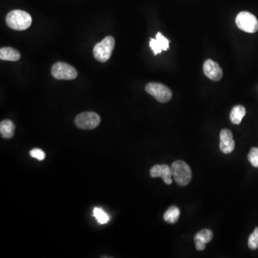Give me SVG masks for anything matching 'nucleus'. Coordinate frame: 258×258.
<instances>
[{
    "label": "nucleus",
    "mask_w": 258,
    "mask_h": 258,
    "mask_svg": "<svg viewBox=\"0 0 258 258\" xmlns=\"http://www.w3.org/2000/svg\"><path fill=\"white\" fill-rule=\"evenodd\" d=\"M15 126L10 120H4L0 123V133L1 137L11 138L15 133Z\"/></svg>",
    "instance_id": "ddd939ff"
},
{
    "label": "nucleus",
    "mask_w": 258,
    "mask_h": 258,
    "mask_svg": "<svg viewBox=\"0 0 258 258\" xmlns=\"http://www.w3.org/2000/svg\"><path fill=\"white\" fill-rule=\"evenodd\" d=\"M237 27L244 32L255 33L258 30V20L253 14L248 12H241L235 19Z\"/></svg>",
    "instance_id": "39448f33"
},
{
    "label": "nucleus",
    "mask_w": 258,
    "mask_h": 258,
    "mask_svg": "<svg viewBox=\"0 0 258 258\" xmlns=\"http://www.w3.org/2000/svg\"><path fill=\"white\" fill-rule=\"evenodd\" d=\"M204 74L212 80V81H219L221 80L223 73L220 65L211 59H208L203 65Z\"/></svg>",
    "instance_id": "6e6552de"
},
{
    "label": "nucleus",
    "mask_w": 258,
    "mask_h": 258,
    "mask_svg": "<svg viewBox=\"0 0 258 258\" xmlns=\"http://www.w3.org/2000/svg\"><path fill=\"white\" fill-rule=\"evenodd\" d=\"M248 158L252 165L258 168V148L253 147L250 149Z\"/></svg>",
    "instance_id": "a211bd4d"
},
{
    "label": "nucleus",
    "mask_w": 258,
    "mask_h": 258,
    "mask_svg": "<svg viewBox=\"0 0 258 258\" xmlns=\"http://www.w3.org/2000/svg\"><path fill=\"white\" fill-rule=\"evenodd\" d=\"M156 39L158 44L162 48L163 51H167L169 48V41L161 32H158L156 35Z\"/></svg>",
    "instance_id": "6ab92c4d"
},
{
    "label": "nucleus",
    "mask_w": 258,
    "mask_h": 258,
    "mask_svg": "<svg viewBox=\"0 0 258 258\" xmlns=\"http://www.w3.org/2000/svg\"><path fill=\"white\" fill-rule=\"evenodd\" d=\"M213 238V233L210 230L205 229L199 232L194 236L196 249L202 251L206 248V244L209 243Z\"/></svg>",
    "instance_id": "9b49d317"
},
{
    "label": "nucleus",
    "mask_w": 258,
    "mask_h": 258,
    "mask_svg": "<svg viewBox=\"0 0 258 258\" xmlns=\"http://www.w3.org/2000/svg\"><path fill=\"white\" fill-rule=\"evenodd\" d=\"M76 127L83 130H92L99 127L101 124V117L95 112H83L75 119Z\"/></svg>",
    "instance_id": "20e7f679"
},
{
    "label": "nucleus",
    "mask_w": 258,
    "mask_h": 258,
    "mask_svg": "<svg viewBox=\"0 0 258 258\" xmlns=\"http://www.w3.org/2000/svg\"><path fill=\"white\" fill-rule=\"evenodd\" d=\"M220 149L224 154H231L234 151V140H233L232 133L229 129H222L220 132Z\"/></svg>",
    "instance_id": "9d476101"
},
{
    "label": "nucleus",
    "mask_w": 258,
    "mask_h": 258,
    "mask_svg": "<svg viewBox=\"0 0 258 258\" xmlns=\"http://www.w3.org/2000/svg\"><path fill=\"white\" fill-rule=\"evenodd\" d=\"M115 47V40L112 36L105 37L93 48V55L98 61L105 63L109 60Z\"/></svg>",
    "instance_id": "7ed1b4c3"
},
{
    "label": "nucleus",
    "mask_w": 258,
    "mask_h": 258,
    "mask_svg": "<svg viewBox=\"0 0 258 258\" xmlns=\"http://www.w3.org/2000/svg\"><path fill=\"white\" fill-rule=\"evenodd\" d=\"M146 91L160 103L169 102L172 98L171 90L159 83H149L146 85Z\"/></svg>",
    "instance_id": "0eeeda50"
},
{
    "label": "nucleus",
    "mask_w": 258,
    "mask_h": 258,
    "mask_svg": "<svg viewBox=\"0 0 258 258\" xmlns=\"http://www.w3.org/2000/svg\"><path fill=\"white\" fill-rule=\"evenodd\" d=\"M245 115H246V110H245V107L237 105L233 107L232 109L230 119H231V122L232 124L239 125L242 122V119Z\"/></svg>",
    "instance_id": "4468645a"
},
{
    "label": "nucleus",
    "mask_w": 258,
    "mask_h": 258,
    "mask_svg": "<svg viewBox=\"0 0 258 258\" xmlns=\"http://www.w3.org/2000/svg\"><path fill=\"white\" fill-rule=\"evenodd\" d=\"M51 74L57 80H74L77 76L76 68L63 62H58L52 65Z\"/></svg>",
    "instance_id": "423d86ee"
},
{
    "label": "nucleus",
    "mask_w": 258,
    "mask_h": 258,
    "mask_svg": "<svg viewBox=\"0 0 258 258\" xmlns=\"http://www.w3.org/2000/svg\"><path fill=\"white\" fill-rule=\"evenodd\" d=\"M6 23L11 29L15 30H26L32 25V17L29 13L20 9L11 11L6 17Z\"/></svg>",
    "instance_id": "f257e3e1"
},
{
    "label": "nucleus",
    "mask_w": 258,
    "mask_h": 258,
    "mask_svg": "<svg viewBox=\"0 0 258 258\" xmlns=\"http://www.w3.org/2000/svg\"><path fill=\"white\" fill-rule=\"evenodd\" d=\"M29 155L33 158H37L39 161H43L46 158V154L41 149H34L30 151Z\"/></svg>",
    "instance_id": "aec40b11"
},
{
    "label": "nucleus",
    "mask_w": 258,
    "mask_h": 258,
    "mask_svg": "<svg viewBox=\"0 0 258 258\" xmlns=\"http://www.w3.org/2000/svg\"><path fill=\"white\" fill-rule=\"evenodd\" d=\"M93 214H94V217H96L97 221L102 225L108 223L109 221V216L100 208H95L94 210H93Z\"/></svg>",
    "instance_id": "dca6fc26"
},
{
    "label": "nucleus",
    "mask_w": 258,
    "mask_h": 258,
    "mask_svg": "<svg viewBox=\"0 0 258 258\" xmlns=\"http://www.w3.org/2000/svg\"><path fill=\"white\" fill-rule=\"evenodd\" d=\"M21 57L20 52L10 47H5L0 49V59L7 61H18Z\"/></svg>",
    "instance_id": "f8f14e48"
},
{
    "label": "nucleus",
    "mask_w": 258,
    "mask_h": 258,
    "mask_svg": "<svg viewBox=\"0 0 258 258\" xmlns=\"http://www.w3.org/2000/svg\"><path fill=\"white\" fill-rule=\"evenodd\" d=\"M248 247L250 249L256 250L258 248V227L256 228L254 232L250 234L248 239Z\"/></svg>",
    "instance_id": "f3484780"
},
{
    "label": "nucleus",
    "mask_w": 258,
    "mask_h": 258,
    "mask_svg": "<svg viewBox=\"0 0 258 258\" xmlns=\"http://www.w3.org/2000/svg\"><path fill=\"white\" fill-rule=\"evenodd\" d=\"M149 46H150L152 51H154V54H155V55H156L157 54L161 53V51H163L161 47L160 46L159 44H158L156 39L150 38V43H149Z\"/></svg>",
    "instance_id": "412c9836"
},
{
    "label": "nucleus",
    "mask_w": 258,
    "mask_h": 258,
    "mask_svg": "<svg viewBox=\"0 0 258 258\" xmlns=\"http://www.w3.org/2000/svg\"><path fill=\"white\" fill-rule=\"evenodd\" d=\"M172 175L176 183L180 186H186L190 183L192 178L191 168L184 161H176L172 164Z\"/></svg>",
    "instance_id": "f03ea898"
},
{
    "label": "nucleus",
    "mask_w": 258,
    "mask_h": 258,
    "mask_svg": "<svg viewBox=\"0 0 258 258\" xmlns=\"http://www.w3.org/2000/svg\"><path fill=\"white\" fill-rule=\"evenodd\" d=\"M150 176L152 178L161 177L166 184H172V177H173V175H172V168L166 164L154 166L151 169Z\"/></svg>",
    "instance_id": "1a4fd4ad"
},
{
    "label": "nucleus",
    "mask_w": 258,
    "mask_h": 258,
    "mask_svg": "<svg viewBox=\"0 0 258 258\" xmlns=\"http://www.w3.org/2000/svg\"><path fill=\"white\" fill-rule=\"evenodd\" d=\"M180 217V209L177 206H172L164 213V219L169 224H175Z\"/></svg>",
    "instance_id": "2eb2a0df"
}]
</instances>
